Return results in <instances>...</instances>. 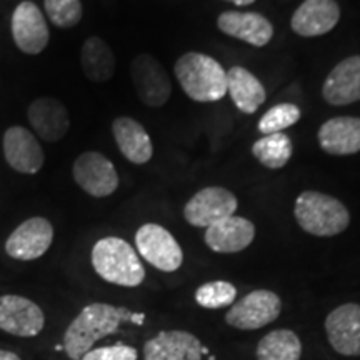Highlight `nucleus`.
<instances>
[{
  "label": "nucleus",
  "mask_w": 360,
  "mask_h": 360,
  "mask_svg": "<svg viewBox=\"0 0 360 360\" xmlns=\"http://www.w3.org/2000/svg\"><path fill=\"white\" fill-rule=\"evenodd\" d=\"M122 322L142 326L146 322V314H135L125 307H114L102 302L87 305L67 327L62 344L65 354L72 360H82L96 342L115 334Z\"/></svg>",
  "instance_id": "1"
},
{
  "label": "nucleus",
  "mask_w": 360,
  "mask_h": 360,
  "mask_svg": "<svg viewBox=\"0 0 360 360\" xmlns=\"http://www.w3.org/2000/svg\"><path fill=\"white\" fill-rule=\"evenodd\" d=\"M175 77L180 87L195 102H217L227 94V72L214 57L187 52L175 62Z\"/></svg>",
  "instance_id": "2"
},
{
  "label": "nucleus",
  "mask_w": 360,
  "mask_h": 360,
  "mask_svg": "<svg viewBox=\"0 0 360 360\" xmlns=\"http://www.w3.org/2000/svg\"><path fill=\"white\" fill-rule=\"evenodd\" d=\"M90 259L97 276L114 285L139 287L146 278V269L137 252L124 238H101L94 245Z\"/></svg>",
  "instance_id": "3"
},
{
  "label": "nucleus",
  "mask_w": 360,
  "mask_h": 360,
  "mask_svg": "<svg viewBox=\"0 0 360 360\" xmlns=\"http://www.w3.org/2000/svg\"><path fill=\"white\" fill-rule=\"evenodd\" d=\"M295 219L310 236L334 237L349 227L350 214L347 207L335 197L322 192L307 191L297 197Z\"/></svg>",
  "instance_id": "4"
},
{
  "label": "nucleus",
  "mask_w": 360,
  "mask_h": 360,
  "mask_svg": "<svg viewBox=\"0 0 360 360\" xmlns=\"http://www.w3.org/2000/svg\"><path fill=\"white\" fill-rule=\"evenodd\" d=\"M281 297L272 290H254L236 302L225 315V322L238 330H257L281 315Z\"/></svg>",
  "instance_id": "5"
},
{
  "label": "nucleus",
  "mask_w": 360,
  "mask_h": 360,
  "mask_svg": "<svg viewBox=\"0 0 360 360\" xmlns=\"http://www.w3.org/2000/svg\"><path fill=\"white\" fill-rule=\"evenodd\" d=\"M139 254L162 272H175L184 262V252L167 229L159 224H143L135 233Z\"/></svg>",
  "instance_id": "6"
},
{
  "label": "nucleus",
  "mask_w": 360,
  "mask_h": 360,
  "mask_svg": "<svg viewBox=\"0 0 360 360\" xmlns=\"http://www.w3.org/2000/svg\"><path fill=\"white\" fill-rule=\"evenodd\" d=\"M130 77L139 98L147 107L165 105L172 94V84L164 65L150 53H139L130 64Z\"/></svg>",
  "instance_id": "7"
},
{
  "label": "nucleus",
  "mask_w": 360,
  "mask_h": 360,
  "mask_svg": "<svg viewBox=\"0 0 360 360\" xmlns=\"http://www.w3.org/2000/svg\"><path fill=\"white\" fill-rule=\"evenodd\" d=\"M237 197L224 187H205L192 197L184 209V217L193 227H210L236 214Z\"/></svg>",
  "instance_id": "8"
},
{
  "label": "nucleus",
  "mask_w": 360,
  "mask_h": 360,
  "mask_svg": "<svg viewBox=\"0 0 360 360\" xmlns=\"http://www.w3.org/2000/svg\"><path fill=\"white\" fill-rule=\"evenodd\" d=\"M77 186L92 197L112 195L119 187V174L114 164L101 152H84L72 167Z\"/></svg>",
  "instance_id": "9"
},
{
  "label": "nucleus",
  "mask_w": 360,
  "mask_h": 360,
  "mask_svg": "<svg viewBox=\"0 0 360 360\" xmlns=\"http://www.w3.org/2000/svg\"><path fill=\"white\" fill-rule=\"evenodd\" d=\"M53 242V227L47 219L32 217L22 222L8 236L6 252L15 260H35L51 249Z\"/></svg>",
  "instance_id": "10"
},
{
  "label": "nucleus",
  "mask_w": 360,
  "mask_h": 360,
  "mask_svg": "<svg viewBox=\"0 0 360 360\" xmlns=\"http://www.w3.org/2000/svg\"><path fill=\"white\" fill-rule=\"evenodd\" d=\"M12 37L17 47L29 56H37L44 52L49 44V27L44 13L34 2L19 4L12 13Z\"/></svg>",
  "instance_id": "11"
},
{
  "label": "nucleus",
  "mask_w": 360,
  "mask_h": 360,
  "mask_svg": "<svg viewBox=\"0 0 360 360\" xmlns=\"http://www.w3.org/2000/svg\"><path fill=\"white\" fill-rule=\"evenodd\" d=\"M45 315L30 299L0 295V330L17 337H35L42 332Z\"/></svg>",
  "instance_id": "12"
},
{
  "label": "nucleus",
  "mask_w": 360,
  "mask_h": 360,
  "mask_svg": "<svg viewBox=\"0 0 360 360\" xmlns=\"http://www.w3.org/2000/svg\"><path fill=\"white\" fill-rule=\"evenodd\" d=\"M328 344L335 352L347 357H360V305L344 304L326 319Z\"/></svg>",
  "instance_id": "13"
},
{
  "label": "nucleus",
  "mask_w": 360,
  "mask_h": 360,
  "mask_svg": "<svg viewBox=\"0 0 360 360\" xmlns=\"http://www.w3.org/2000/svg\"><path fill=\"white\" fill-rule=\"evenodd\" d=\"M4 155L7 164L20 174H37L44 165V150L37 137L24 127H8L4 134Z\"/></svg>",
  "instance_id": "14"
},
{
  "label": "nucleus",
  "mask_w": 360,
  "mask_h": 360,
  "mask_svg": "<svg viewBox=\"0 0 360 360\" xmlns=\"http://www.w3.org/2000/svg\"><path fill=\"white\" fill-rule=\"evenodd\" d=\"M27 119L44 142H58L70 129L67 107L53 97H40L27 109Z\"/></svg>",
  "instance_id": "15"
},
{
  "label": "nucleus",
  "mask_w": 360,
  "mask_h": 360,
  "mask_svg": "<svg viewBox=\"0 0 360 360\" xmlns=\"http://www.w3.org/2000/svg\"><path fill=\"white\" fill-rule=\"evenodd\" d=\"M340 19L335 0H304L292 15L290 27L300 37H319L330 32Z\"/></svg>",
  "instance_id": "16"
},
{
  "label": "nucleus",
  "mask_w": 360,
  "mask_h": 360,
  "mask_svg": "<svg viewBox=\"0 0 360 360\" xmlns=\"http://www.w3.org/2000/svg\"><path fill=\"white\" fill-rule=\"evenodd\" d=\"M146 360H202V344L186 330H162L143 345Z\"/></svg>",
  "instance_id": "17"
},
{
  "label": "nucleus",
  "mask_w": 360,
  "mask_h": 360,
  "mask_svg": "<svg viewBox=\"0 0 360 360\" xmlns=\"http://www.w3.org/2000/svg\"><path fill=\"white\" fill-rule=\"evenodd\" d=\"M217 25L229 37L244 40L254 47H265L274 37L270 20L257 12H224L219 15Z\"/></svg>",
  "instance_id": "18"
},
{
  "label": "nucleus",
  "mask_w": 360,
  "mask_h": 360,
  "mask_svg": "<svg viewBox=\"0 0 360 360\" xmlns=\"http://www.w3.org/2000/svg\"><path fill=\"white\" fill-rule=\"evenodd\" d=\"M255 225L244 217H231L210 225L205 231V244L219 254H236L254 242Z\"/></svg>",
  "instance_id": "19"
},
{
  "label": "nucleus",
  "mask_w": 360,
  "mask_h": 360,
  "mask_svg": "<svg viewBox=\"0 0 360 360\" xmlns=\"http://www.w3.org/2000/svg\"><path fill=\"white\" fill-rule=\"evenodd\" d=\"M322 96L330 105H347L360 101V56L345 58L327 75Z\"/></svg>",
  "instance_id": "20"
},
{
  "label": "nucleus",
  "mask_w": 360,
  "mask_h": 360,
  "mask_svg": "<svg viewBox=\"0 0 360 360\" xmlns=\"http://www.w3.org/2000/svg\"><path fill=\"white\" fill-rule=\"evenodd\" d=\"M319 143L330 155H352L360 152L359 117H334L319 129Z\"/></svg>",
  "instance_id": "21"
},
{
  "label": "nucleus",
  "mask_w": 360,
  "mask_h": 360,
  "mask_svg": "<svg viewBox=\"0 0 360 360\" xmlns=\"http://www.w3.org/2000/svg\"><path fill=\"white\" fill-rule=\"evenodd\" d=\"M112 134L119 150L132 164H147L154 155V146L147 130L132 117H117L112 124Z\"/></svg>",
  "instance_id": "22"
},
{
  "label": "nucleus",
  "mask_w": 360,
  "mask_h": 360,
  "mask_svg": "<svg viewBox=\"0 0 360 360\" xmlns=\"http://www.w3.org/2000/svg\"><path fill=\"white\" fill-rule=\"evenodd\" d=\"M227 92L244 114H255L265 102V89L260 80L244 67H232L227 72Z\"/></svg>",
  "instance_id": "23"
},
{
  "label": "nucleus",
  "mask_w": 360,
  "mask_h": 360,
  "mask_svg": "<svg viewBox=\"0 0 360 360\" xmlns=\"http://www.w3.org/2000/svg\"><path fill=\"white\" fill-rule=\"evenodd\" d=\"M80 65H82L85 77L92 82H109L115 72L114 52H112L109 44L103 42L101 37L92 35L82 44Z\"/></svg>",
  "instance_id": "24"
},
{
  "label": "nucleus",
  "mask_w": 360,
  "mask_h": 360,
  "mask_svg": "<svg viewBox=\"0 0 360 360\" xmlns=\"http://www.w3.org/2000/svg\"><path fill=\"white\" fill-rule=\"evenodd\" d=\"M255 354L257 360H300L302 344L294 330L278 328L262 337Z\"/></svg>",
  "instance_id": "25"
},
{
  "label": "nucleus",
  "mask_w": 360,
  "mask_h": 360,
  "mask_svg": "<svg viewBox=\"0 0 360 360\" xmlns=\"http://www.w3.org/2000/svg\"><path fill=\"white\" fill-rule=\"evenodd\" d=\"M292 152V141L287 134L277 132L264 135L257 142L252 146V154L257 159L264 167L267 169H282L287 162L290 160Z\"/></svg>",
  "instance_id": "26"
},
{
  "label": "nucleus",
  "mask_w": 360,
  "mask_h": 360,
  "mask_svg": "<svg viewBox=\"0 0 360 360\" xmlns=\"http://www.w3.org/2000/svg\"><path fill=\"white\" fill-rule=\"evenodd\" d=\"M237 289L231 282H207L195 290V302L204 309H222L236 302Z\"/></svg>",
  "instance_id": "27"
},
{
  "label": "nucleus",
  "mask_w": 360,
  "mask_h": 360,
  "mask_svg": "<svg viewBox=\"0 0 360 360\" xmlns=\"http://www.w3.org/2000/svg\"><path fill=\"white\" fill-rule=\"evenodd\" d=\"M300 109L294 103H278L269 109L259 120V130L264 135L283 132L299 122Z\"/></svg>",
  "instance_id": "28"
},
{
  "label": "nucleus",
  "mask_w": 360,
  "mask_h": 360,
  "mask_svg": "<svg viewBox=\"0 0 360 360\" xmlns=\"http://www.w3.org/2000/svg\"><path fill=\"white\" fill-rule=\"evenodd\" d=\"M44 7L52 24L60 29L75 27L82 19L80 0H44Z\"/></svg>",
  "instance_id": "29"
},
{
  "label": "nucleus",
  "mask_w": 360,
  "mask_h": 360,
  "mask_svg": "<svg viewBox=\"0 0 360 360\" xmlns=\"http://www.w3.org/2000/svg\"><path fill=\"white\" fill-rule=\"evenodd\" d=\"M82 360H137V350L130 345L115 344L109 345V347L89 350Z\"/></svg>",
  "instance_id": "30"
},
{
  "label": "nucleus",
  "mask_w": 360,
  "mask_h": 360,
  "mask_svg": "<svg viewBox=\"0 0 360 360\" xmlns=\"http://www.w3.org/2000/svg\"><path fill=\"white\" fill-rule=\"evenodd\" d=\"M0 360H20L17 354L8 352V350H0Z\"/></svg>",
  "instance_id": "31"
},
{
  "label": "nucleus",
  "mask_w": 360,
  "mask_h": 360,
  "mask_svg": "<svg viewBox=\"0 0 360 360\" xmlns=\"http://www.w3.org/2000/svg\"><path fill=\"white\" fill-rule=\"evenodd\" d=\"M227 2H231V4H233V6H250V4H254L255 0H227Z\"/></svg>",
  "instance_id": "32"
},
{
  "label": "nucleus",
  "mask_w": 360,
  "mask_h": 360,
  "mask_svg": "<svg viewBox=\"0 0 360 360\" xmlns=\"http://www.w3.org/2000/svg\"><path fill=\"white\" fill-rule=\"evenodd\" d=\"M207 354H209V349H207V347H204V345H202V355H207Z\"/></svg>",
  "instance_id": "33"
},
{
  "label": "nucleus",
  "mask_w": 360,
  "mask_h": 360,
  "mask_svg": "<svg viewBox=\"0 0 360 360\" xmlns=\"http://www.w3.org/2000/svg\"><path fill=\"white\" fill-rule=\"evenodd\" d=\"M56 350H57V352H60V350H64V345H57Z\"/></svg>",
  "instance_id": "34"
}]
</instances>
